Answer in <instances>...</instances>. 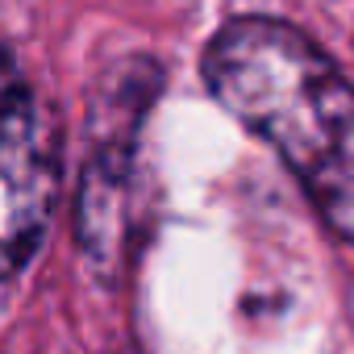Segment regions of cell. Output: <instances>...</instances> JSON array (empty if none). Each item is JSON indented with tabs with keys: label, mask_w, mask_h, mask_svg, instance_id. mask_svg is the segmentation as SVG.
Returning <instances> with one entry per match:
<instances>
[{
	"label": "cell",
	"mask_w": 354,
	"mask_h": 354,
	"mask_svg": "<svg viewBox=\"0 0 354 354\" xmlns=\"http://www.w3.org/2000/svg\"><path fill=\"white\" fill-rule=\"evenodd\" d=\"M213 96L296 171L325 225L354 242V88L300 30L230 21L205 50Z\"/></svg>",
	"instance_id": "cell-1"
},
{
	"label": "cell",
	"mask_w": 354,
	"mask_h": 354,
	"mask_svg": "<svg viewBox=\"0 0 354 354\" xmlns=\"http://www.w3.org/2000/svg\"><path fill=\"white\" fill-rule=\"evenodd\" d=\"M59 188L55 129L0 46V279H9L38 250Z\"/></svg>",
	"instance_id": "cell-2"
}]
</instances>
